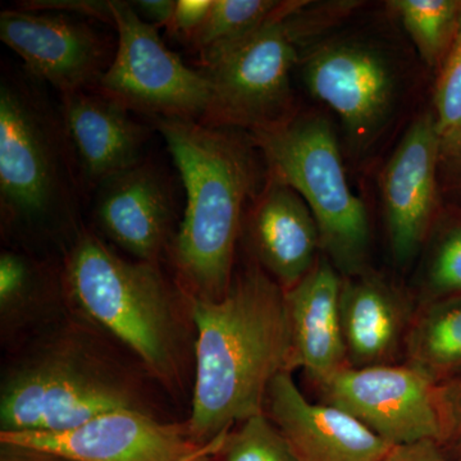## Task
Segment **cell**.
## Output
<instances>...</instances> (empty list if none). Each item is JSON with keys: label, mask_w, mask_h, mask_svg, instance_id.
I'll return each instance as SVG.
<instances>
[{"label": "cell", "mask_w": 461, "mask_h": 461, "mask_svg": "<svg viewBox=\"0 0 461 461\" xmlns=\"http://www.w3.org/2000/svg\"><path fill=\"white\" fill-rule=\"evenodd\" d=\"M96 222L138 260L157 263L175 222V198L165 173L149 160L96 187Z\"/></svg>", "instance_id": "cell-15"}, {"label": "cell", "mask_w": 461, "mask_h": 461, "mask_svg": "<svg viewBox=\"0 0 461 461\" xmlns=\"http://www.w3.org/2000/svg\"><path fill=\"white\" fill-rule=\"evenodd\" d=\"M306 87L341 118L357 148L381 135L395 109L400 78L386 51L368 41L339 39L305 58Z\"/></svg>", "instance_id": "cell-9"}, {"label": "cell", "mask_w": 461, "mask_h": 461, "mask_svg": "<svg viewBox=\"0 0 461 461\" xmlns=\"http://www.w3.org/2000/svg\"><path fill=\"white\" fill-rule=\"evenodd\" d=\"M264 412L300 461H382L393 447L342 409L309 402L291 371L273 378Z\"/></svg>", "instance_id": "cell-14"}, {"label": "cell", "mask_w": 461, "mask_h": 461, "mask_svg": "<svg viewBox=\"0 0 461 461\" xmlns=\"http://www.w3.org/2000/svg\"><path fill=\"white\" fill-rule=\"evenodd\" d=\"M438 441L448 456L461 461V372L436 384Z\"/></svg>", "instance_id": "cell-27"}, {"label": "cell", "mask_w": 461, "mask_h": 461, "mask_svg": "<svg viewBox=\"0 0 461 461\" xmlns=\"http://www.w3.org/2000/svg\"><path fill=\"white\" fill-rule=\"evenodd\" d=\"M217 453L218 451H208V453L199 455V456L194 457L190 461H214V455Z\"/></svg>", "instance_id": "cell-33"}, {"label": "cell", "mask_w": 461, "mask_h": 461, "mask_svg": "<svg viewBox=\"0 0 461 461\" xmlns=\"http://www.w3.org/2000/svg\"><path fill=\"white\" fill-rule=\"evenodd\" d=\"M415 312L395 285L371 271L344 277L342 332L348 366L393 364L405 348Z\"/></svg>", "instance_id": "cell-19"}, {"label": "cell", "mask_w": 461, "mask_h": 461, "mask_svg": "<svg viewBox=\"0 0 461 461\" xmlns=\"http://www.w3.org/2000/svg\"><path fill=\"white\" fill-rule=\"evenodd\" d=\"M41 271L32 260L14 251L0 256V308L2 313L14 311L26 303L38 288Z\"/></svg>", "instance_id": "cell-26"}, {"label": "cell", "mask_w": 461, "mask_h": 461, "mask_svg": "<svg viewBox=\"0 0 461 461\" xmlns=\"http://www.w3.org/2000/svg\"><path fill=\"white\" fill-rule=\"evenodd\" d=\"M306 2H284L267 23L245 38L200 57L211 84L203 122L266 131L294 117L291 72L297 48L323 16L304 11Z\"/></svg>", "instance_id": "cell-6"}, {"label": "cell", "mask_w": 461, "mask_h": 461, "mask_svg": "<svg viewBox=\"0 0 461 461\" xmlns=\"http://www.w3.org/2000/svg\"><path fill=\"white\" fill-rule=\"evenodd\" d=\"M341 273L320 259L285 291L291 332V368L304 369L315 384L348 366L341 318Z\"/></svg>", "instance_id": "cell-17"}, {"label": "cell", "mask_w": 461, "mask_h": 461, "mask_svg": "<svg viewBox=\"0 0 461 461\" xmlns=\"http://www.w3.org/2000/svg\"><path fill=\"white\" fill-rule=\"evenodd\" d=\"M56 345L3 384L2 432H62L104 412L142 411L135 387L111 363L80 346Z\"/></svg>", "instance_id": "cell-7"}, {"label": "cell", "mask_w": 461, "mask_h": 461, "mask_svg": "<svg viewBox=\"0 0 461 461\" xmlns=\"http://www.w3.org/2000/svg\"><path fill=\"white\" fill-rule=\"evenodd\" d=\"M406 363L436 382L461 372V295L424 303L412 317Z\"/></svg>", "instance_id": "cell-20"}, {"label": "cell", "mask_w": 461, "mask_h": 461, "mask_svg": "<svg viewBox=\"0 0 461 461\" xmlns=\"http://www.w3.org/2000/svg\"><path fill=\"white\" fill-rule=\"evenodd\" d=\"M227 435L199 446L187 426L162 423L138 409H122L62 432H0V442L50 451L71 461H190L220 451Z\"/></svg>", "instance_id": "cell-11"}, {"label": "cell", "mask_w": 461, "mask_h": 461, "mask_svg": "<svg viewBox=\"0 0 461 461\" xmlns=\"http://www.w3.org/2000/svg\"><path fill=\"white\" fill-rule=\"evenodd\" d=\"M2 444L0 447V461H71L59 455L27 446Z\"/></svg>", "instance_id": "cell-32"}, {"label": "cell", "mask_w": 461, "mask_h": 461, "mask_svg": "<svg viewBox=\"0 0 461 461\" xmlns=\"http://www.w3.org/2000/svg\"><path fill=\"white\" fill-rule=\"evenodd\" d=\"M186 203L172 260L190 299L215 302L232 284L242 212L259 193L257 145L233 127L157 118Z\"/></svg>", "instance_id": "cell-2"}, {"label": "cell", "mask_w": 461, "mask_h": 461, "mask_svg": "<svg viewBox=\"0 0 461 461\" xmlns=\"http://www.w3.org/2000/svg\"><path fill=\"white\" fill-rule=\"evenodd\" d=\"M59 112L83 184L98 187L145 159L147 127L120 103L98 91H76L62 95Z\"/></svg>", "instance_id": "cell-16"}, {"label": "cell", "mask_w": 461, "mask_h": 461, "mask_svg": "<svg viewBox=\"0 0 461 461\" xmlns=\"http://www.w3.org/2000/svg\"><path fill=\"white\" fill-rule=\"evenodd\" d=\"M18 8L25 11L77 14L113 26L111 0H30L18 3Z\"/></svg>", "instance_id": "cell-28"}, {"label": "cell", "mask_w": 461, "mask_h": 461, "mask_svg": "<svg viewBox=\"0 0 461 461\" xmlns=\"http://www.w3.org/2000/svg\"><path fill=\"white\" fill-rule=\"evenodd\" d=\"M250 136L269 176L293 187L308 204L320 229L321 251L342 277L369 271L368 212L351 191L329 121L320 115L293 117Z\"/></svg>", "instance_id": "cell-5"}, {"label": "cell", "mask_w": 461, "mask_h": 461, "mask_svg": "<svg viewBox=\"0 0 461 461\" xmlns=\"http://www.w3.org/2000/svg\"><path fill=\"white\" fill-rule=\"evenodd\" d=\"M284 5L275 0H213L191 44L200 57L256 32Z\"/></svg>", "instance_id": "cell-21"}, {"label": "cell", "mask_w": 461, "mask_h": 461, "mask_svg": "<svg viewBox=\"0 0 461 461\" xmlns=\"http://www.w3.org/2000/svg\"><path fill=\"white\" fill-rule=\"evenodd\" d=\"M81 181L60 112L23 78L0 85V209L7 226H68Z\"/></svg>", "instance_id": "cell-3"}, {"label": "cell", "mask_w": 461, "mask_h": 461, "mask_svg": "<svg viewBox=\"0 0 461 461\" xmlns=\"http://www.w3.org/2000/svg\"><path fill=\"white\" fill-rule=\"evenodd\" d=\"M133 9L150 25L166 27L171 23L173 12H175V0H138L131 2Z\"/></svg>", "instance_id": "cell-31"}, {"label": "cell", "mask_w": 461, "mask_h": 461, "mask_svg": "<svg viewBox=\"0 0 461 461\" xmlns=\"http://www.w3.org/2000/svg\"><path fill=\"white\" fill-rule=\"evenodd\" d=\"M196 329L191 439L208 446L264 411L278 373L291 371L285 290L260 267L233 276L222 299H190Z\"/></svg>", "instance_id": "cell-1"}, {"label": "cell", "mask_w": 461, "mask_h": 461, "mask_svg": "<svg viewBox=\"0 0 461 461\" xmlns=\"http://www.w3.org/2000/svg\"><path fill=\"white\" fill-rule=\"evenodd\" d=\"M424 285L427 302L461 295V226L446 230L437 241Z\"/></svg>", "instance_id": "cell-25"}, {"label": "cell", "mask_w": 461, "mask_h": 461, "mask_svg": "<svg viewBox=\"0 0 461 461\" xmlns=\"http://www.w3.org/2000/svg\"><path fill=\"white\" fill-rule=\"evenodd\" d=\"M435 120L442 149L461 150V21L437 85Z\"/></svg>", "instance_id": "cell-24"}, {"label": "cell", "mask_w": 461, "mask_h": 461, "mask_svg": "<svg viewBox=\"0 0 461 461\" xmlns=\"http://www.w3.org/2000/svg\"><path fill=\"white\" fill-rule=\"evenodd\" d=\"M435 379L405 363L346 366L317 384L324 403L353 415L391 446L438 441Z\"/></svg>", "instance_id": "cell-10"}, {"label": "cell", "mask_w": 461, "mask_h": 461, "mask_svg": "<svg viewBox=\"0 0 461 461\" xmlns=\"http://www.w3.org/2000/svg\"><path fill=\"white\" fill-rule=\"evenodd\" d=\"M420 56L433 66L460 25L461 5L453 0H395L390 3Z\"/></svg>", "instance_id": "cell-22"}, {"label": "cell", "mask_w": 461, "mask_h": 461, "mask_svg": "<svg viewBox=\"0 0 461 461\" xmlns=\"http://www.w3.org/2000/svg\"><path fill=\"white\" fill-rule=\"evenodd\" d=\"M212 5L213 0H177L167 30L178 39L193 41L204 23Z\"/></svg>", "instance_id": "cell-29"}, {"label": "cell", "mask_w": 461, "mask_h": 461, "mask_svg": "<svg viewBox=\"0 0 461 461\" xmlns=\"http://www.w3.org/2000/svg\"><path fill=\"white\" fill-rule=\"evenodd\" d=\"M0 39L29 75L62 95L95 90L114 56L102 33L60 12L5 9L0 14Z\"/></svg>", "instance_id": "cell-12"}, {"label": "cell", "mask_w": 461, "mask_h": 461, "mask_svg": "<svg viewBox=\"0 0 461 461\" xmlns=\"http://www.w3.org/2000/svg\"><path fill=\"white\" fill-rule=\"evenodd\" d=\"M65 282L85 313L131 348L158 378L177 377L180 320L157 263L129 262L84 230L67 256Z\"/></svg>", "instance_id": "cell-4"}, {"label": "cell", "mask_w": 461, "mask_h": 461, "mask_svg": "<svg viewBox=\"0 0 461 461\" xmlns=\"http://www.w3.org/2000/svg\"><path fill=\"white\" fill-rule=\"evenodd\" d=\"M382 461H459L448 456L436 441L395 446Z\"/></svg>", "instance_id": "cell-30"}, {"label": "cell", "mask_w": 461, "mask_h": 461, "mask_svg": "<svg viewBox=\"0 0 461 461\" xmlns=\"http://www.w3.org/2000/svg\"><path fill=\"white\" fill-rule=\"evenodd\" d=\"M441 138L435 115L415 120L382 173V198L393 259L406 266L427 238L436 195Z\"/></svg>", "instance_id": "cell-13"}, {"label": "cell", "mask_w": 461, "mask_h": 461, "mask_svg": "<svg viewBox=\"0 0 461 461\" xmlns=\"http://www.w3.org/2000/svg\"><path fill=\"white\" fill-rule=\"evenodd\" d=\"M248 227L258 260L285 291L320 259L321 235L313 213L293 187L272 176L256 198Z\"/></svg>", "instance_id": "cell-18"}, {"label": "cell", "mask_w": 461, "mask_h": 461, "mask_svg": "<svg viewBox=\"0 0 461 461\" xmlns=\"http://www.w3.org/2000/svg\"><path fill=\"white\" fill-rule=\"evenodd\" d=\"M222 461H300L266 412L240 423L218 451Z\"/></svg>", "instance_id": "cell-23"}, {"label": "cell", "mask_w": 461, "mask_h": 461, "mask_svg": "<svg viewBox=\"0 0 461 461\" xmlns=\"http://www.w3.org/2000/svg\"><path fill=\"white\" fill-rule=\"evenodd\" d=\"M111 7L117 48L95 90L127 111L156 120L203 122L211 105L208 78L185 65L160 39L157 27L136 14L131 2L111 0Z\"/></svg>", "instance_id": "cell-8"}]
</instances>
